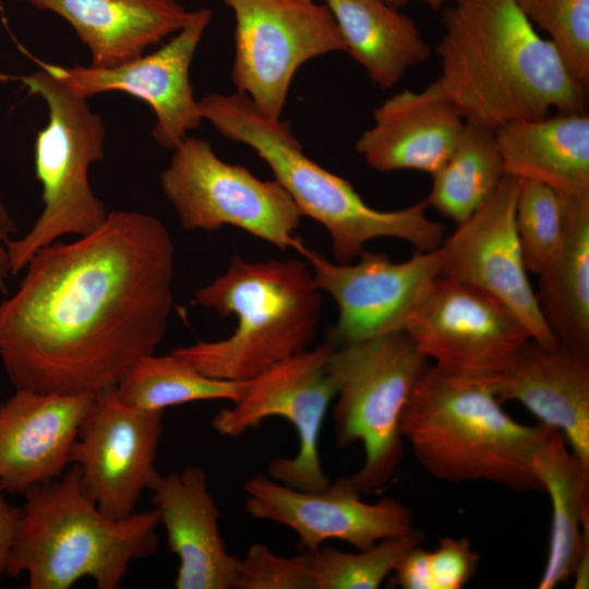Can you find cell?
<instances>
[{"instance_id": "obj_1", "label": "cell", "mask_w": 589, "mask_h": 589, "mask_svg": "<svg viewBox=\"0 0 589 589\" xmlns=\"http://www.w3.org/2000/svg\"><path fill=\"white\" fill-rule=\"evenodd\" d=\"M0 301V360L15 389L116 387L164 338L175 244L156 217L113 211L94 231L39 249Z\"/></svg>"}, {"instance_id": "obj_2", "label": "cell", "mask_w": 589, "mask_h": 589, "mask_svg": "<svg viewBox=\"0 0 589 589\" xmlns=\"http://www.w3.org/2000/svg\"><path fill=\"white\" fill-rule=\"evenodd\" d=\"M442 26L436 81L465 120L496 129L585 111L587 87L515 0H453Z\"/></svg>"}, {"instance_id": "obj_3", "label": "cell", "mask_w": 589, "mask_h": 589, "mask_svg": "<svg viewBox=\"0 0 589 589\" xmlns=\"http://www.w3.org/2000/svg\"><path fill=\"white\" fill-rule=\"evenodd\" d=\"M400 430L418 462L437 479L543 492L533 460L551 428L515 421L490 378L452 376L429 364L407 401Z\"/></svg>"}, {"instance_id": "obj_4", "label": "cell", "mask_w": 589, "mask_h": 589, "mask_svg": "<svg viewBox=\"0 0 589 589\" xmlns=\"http://www.w3.org/2000/svg\"><path fill=\"white\" fill-rule=\"evenodd\" d=\"M199 105L203 119L223 136L254 149L302 215L326 229L337 263L352 262L376 238L400 239L417 251L442 244L444 226L426 216L425 200L396 211L371 207L347 179L305 155L288 122L264 117L245 94L213 93Z\"/></svg>"}, {"instance_id": "obj_5", "label": "cell", "mask_w": 589, "mask_h": 589, "mask_svg": "<svg viewBox=\"0 0 589 589\" xmlns=\"http://www.w3.org/2000/svg\"><path fill=\"white\" fill-rule=\"evenodd\" d=\"M23 495L7 575L25 574L28 589H69L86 577L97 589H117L134 560L156 552L157 509L106 516L84 492L75 465Z\"/></svg>"}, {"instance_id": "obj_6", "label": "cell", "mask_w": 589, "mask_h": 589, "mask_svg": "<svg viewBox=\"0 0 589 589\" xmlns=\"http://www.w3.org/2000/svg\"><path fill=\"white\" fill-rule=\"evenodd\" d=\"M194 299L220 316L236 315L237 327L224 339L171 351L221 380L250 381L308 349L321 323V291L308 265L294 259L250 262L236 255Z\"/></svg>"}, {"instance_id": "obj_7", "label": "cell", "mask_w": 589, "mask_h": 589, "mask_svg": "<svg viewBox=\"0 0 589 589\" xmlns=\"http://www.w3.org/2000/svg\"><path fill=\"white\" fill-rule=\"evenodd\" d=\"M29 93L41 97L48 121L35 141V172L43 188V211L20 239L7 243L12 276L25 268L41 248L63 236H85L97 229L108 212L92 190L91 166L105 156V124L87 98L71 92L40 67L20 76Z\"/></svg>"}, {"instance_id": "obj_8", "label": "cell", "mask_w": 589, "mask_h": 589, "mask_svg": "<svg viewBox=\"0 0 589 589\" xmlns=\"http://www.w3.org/2000/svg\"><path fill=\"white\" fill-rule=\"evenodd\" d=\"M428 361L404 330L335 347V437L338 446L363 445V465L348 477L361 494L377 491L397 471L402 412Z\"/></svg>"}, {"instance_id": "obj_9", "label": "cell", "mask_w": 589, "mask_h": 589, "mask_svg": "<svg viewBox=\"0 0 589 589\" xmlns=\"http://www.w3.org/2000/svg\"><path fill=\"white\" fill-rule=\"evenodd\" d=\"M160 173L161 189L184 230L232 226L280 250L306 248L296 231L303 216L276 180H262L242 165L219 158L209 142L187 136Z\"/></svg>"}, {"instance_id": "obj_10", "label": "cell", "mask_w": 589, "mask_h": 589, "mask_svg": "<svg viewBox=\"0 0 589 589\" xmlns=\"http://www.w3.org/2000/svg\"><path fill=\"white\" fill-rule=\"evenodd\" d=\"M335 347L326 341L305 349L249 381L243 397L213 418L216 432L239 437L265 419L280 417L296 430L299 448L293 457L268 462L273 480L301 491H317L330 481L320 457V436L336 395L329 361Z\"/></svg>"}, {"instance_id": "obj_11", "label": "cell", "mask_w": 589, "mask_h": 589, "mask_svg": "<svg viewBox=\"0 0 589 589\" xmlns=\"http://www.w3.org/2000/svg\"><path fill=\"white\" fill-rule=\"evenodd\" d=\"M223 1L236 20L232 83L266 118H280L292 79L303 63L346 50L326 4L298 0Z\"/></svg>"}, {"instance_id": "obj_12", "label": "cell", "mask_w": 589, "mask_h": 589, "mask_svg": "<svg viewBox=\"0 0 589 589\" xmlns=\"http://www.w3.org/2000/svg\"><path fill=\"white\" fill-rule=\"evenodd\" d=\"M404 332L438 371L483 380L502 373L531 338L498 299L443 275Z\"/></svg>"}, {"instance_id": "obj_13", "label": "cell", "mask_w": 589, "mask_h": 589, "mask_svg": "<svg viewBox=\"0 0 589 589\" xmlns=\"http://www.w3.org/2000/svg\"><path fill=\"white\" fill-rule=\"evenodd\" d=\"M317 289L336 302L338 317L328 342L334 347L402 332L442 276L441 247L417 251L404 262L363 250L356 263H337L306 250Z\"/></svg>"}, {"instance_id": "obj_14", "label": "cell", "mask_w": 589, "mask_h": 589, "mask_svg": "<svg viewBox=\"0 0 589 589\" xmlns=\"http://www.w3.org/2000/svg\"><path fill=\"white\" fill-rule=\"evenodd\" d=\"M164 411L123 402L116 387L95 395L71 449L84 492L113 519L135 513L143 491L161 474L156 468Z\"/></svg>"}, {"instance_id": "obj_15", "label": "cell", "mask_w": 589, "mask_h": 589, "mask_svg": "<svg viewBox=\"0 0 589 589\" xmlns=\"http://www.w3.org/2000/svg\"><path fill=\"white\" fill-rule=\"evenodd\" d=\"M520 179L505 173L489 200L440 245L442 275L481 289L498 299L521 322L531 339L556 348L528 278L516 225Z\"/></svg>"}, {"instance_id": "obj_16", "label": "cell", "mask_w": 589, "mask_h": 589, "mask_svg": "<svg viewBox=\"0 0 589 589\" xmlns=\"http://www.w3.org/2000/svg\"><path fill=\"white\" fill-rule=\"evenodd\" d=\"M211 19L207 8L191 11L183 27L159 49L117 67L36 62L81 97L121 92L147 103L156 118L153 139L161 147L173 149L203 120L190 68Z\"/></svg>"}, {"instance_id": "obj_17", "label": "cell", "mask_w": 589, "mask_h": 589, "mask_svg": "<svg viewBox=\"0 0 589 589\" xmlns=\"http://www.w3.org/2000/svg\"><path fill=\"white\" fill-rule=\"evenodd\" d=\"M244 510L253 518L288 527L306 551L339 540L357 550L412 530L408 507L392 497L362 501L348 477L317 491H301L257 474L243 486Z\"/></svg>"}, {"instance_id": "obj_18", "label": "cell", "mask_w": 589, "mask_h": 589, "mask_svg": "<svg viewBox=\"0 0 589 589\" xmlns=\"http://www.w3.org/2000/svg\"><path fill=\"white\" fill-rule=\"evenodd\" d=\"M95 395L15 389L0 404V485L23 494L71 464V449Z\"/></svg>"}, {"instance_id": "obj_19", "label": "cell", "mask_w": 589, "mask_h": 589, "mask_svg": "<svg viewBox=\"0 0 589 589\" xmlns=\"http://www.w3.org/2000/svg\"><path fill=\"white\" fill-rule=\"evenodd\" d=\"M373 125L354 148L376 171L436 172L454 149L465 119L435 80L420 91H402L373 111Z\"/></svg>"}, {"instance_id": "obj_20", "label": "cell", "mask_w": 589, "mask_h": 589, "mask_svg": "<svg viewBox=\"0 0 589 589\" xmlns=\"http://www.w3.org/2000/svg\"><path fill=\"white\" fill-rule=\"evenodd\" d=\"M490 385L503 401L525 406L541 424L560 431L572 453L589 466V360L563 345L528 339Z\"/></svg>"}, {"instance_id": "obj_21", "label": "cell", "mask_w": 589, "mask_h": 589, "mask_svg": "<svg viewBox=\"0 0 589 589\" xmlns=\"http://www.w3.org/2000/svg\"><path fill=\"white\" fill-rule=\"evenodd\" d=\"M152 502L179 565L177 589H233L240 558L230 554L219 530V509L205 471L190 466L161 476Z\"/></svg>"}, {"instance_id": "obj_22", "label": "cell", "mask_w": 589, "mask_h": 589, "mask_svg": "<svg viewBox=\"0 0 589 589\" xmlns=\"http://www.w3.org/2000/svg\"><path fill=\"white\" fill-rule=\"evenodd\" d=\"M64 19L89 50L92 64L112 68L180 31L190 17L176 0H23Z\"/></svg>"}, {"instance_id": "obj_23", "label": "cell", "mask_w": 589, "mask_h": 589, "mask_svg": "<svg viewBox=\"0 0 589 589\" xmlns=\"http://www.w3.org/2000/svg\"><path fill=\"white\" fill-rule=\"evenodd\" d=\"M504 172L536 181L562 197L589 196V116L556 112L494 129Z\"/></svg>"}, {"instance_id": "obj_24", "label": "cell", "mask_w": 589, "mask_h": 589, "mask_svg": "<svg viewBox=\"0 0 589 589\" xmlns=\"http://www.w3.org/2000/svg\"><path fill=\"white\" fill-rule=\"evenodd\" d=\"M533 469L552 505L549 552L538 588L553 589L573 578L579 561L589 555V466L551 429Z\"/></svg>"}, {"instance_id": "obj_25", "label": "cell", "mask_w": 589, "mask_h": 589, "mask_svg": "<svg viewBox=\"0 0 589 589\" xmlns=\"http://www.w3.org/2000/svg\"><path fill=\"white\" fill-rule=\"evenodd\" d=\"M345 43L373 84L396 86L407 71L431 57L416 23L384 0H325Z\"/></svg>"}, {"instance_id": "obj_26", "label": "cell", "mask_w": 589, "mask_h": 589, "mask_svg": "<svg viewBox=\"0 0 589 589\" xmlns=\"http://www.w3.org/2000/svg\"><path fill=\"white\" fill-rule=\"evenodd\" d=\"M562 199L564 244L536 294L560 344L589 360V196Z\"/></svg>"}, {"instance_id": "obj_27", "label": "cell", "mask_w": 589, "mask_h": 589, "mask_svg": "<svg viewBox=\"0 0 589 589\" xmlns=\"http://www.w3.org/2000/svg\"><path fill=\"white\" fill-rule=\"evenodd\" d=\"M504 172L494 129L465 120L446 161L432 175L428 206L460 224L493 194Z\"/></svg>"}, {"instance_id": "obj_28", "label": "cell", "mask_w": 589, "mask_h": 589, "mask_svg": "<svg viewBox=\"0 0 589 589\" xmlns=\"http://www.w3.org/2000/svg\"><path fill=\"white\" fill-rule=\"evenodd\" d=\"M249 381H229L200 372L175 352L140 359L116 386L118 397L129 406L154 411L195 401L238 402Z\"/></svg>"}, {"instance_id": "obj_29", "label": "cell", "mask_w": 589, "mask_h": 589, "mask_svg": "<svg viewBox=\"0 0 589 589\" xmlns=\"http://www.w3.org/2000/svg\"><path fill=\"white\" fill-rule=\"evenodd\" d=\"M423 541V532H409L378 541L357 552L322 545L308 551L315 589H377L400 560Z\"/></svg>"}, {"instance_id": "obj_30", "label": "cell", "mask_w": 589, "mask_h": 589, "mask_svg": "<svg viewBox=\"0 0 589 589\" xmlns=\"http://www.w3.org/2000/svg\"><path fill=\"white\" fill-rule=\"evenodd\" d=\"M515 225L527 271L538 278L546 275L556 263L565 239L562 196L545 184L520 180Z\"/></svg>"}, {"instance_id": "obj_31", "label": "cell", "mask_w": 589, "mask_h": 589, "mask_svg": "<svg viewBox=\"0 0 589 589\" xmlns=\"http://www.w3.org/2000/svg\"><path fill=\"white\" fill-rule=\"evenodd\" d=\"M536 27L545 32L573 76L589 83V0H515Z\"/></svg>"}, {"instance_id": "obj_32", "label": "cell", "mask_w": 589, "mask_h": 589, "mask_svg": "<svg viewBox=\"0 0 589 589\" xmlns=\"http://www.w3.org/2000/svg\"><path fill=\"white\" fill-rule=\"evenodd\" d=\"M233 589H315L310 554L286 557L255 543L240 558Z\"/></svg>"}, {"instance_id": "obj_33", "label": "cell", "mask_w": 589, "mask_h": 589, "mask_svg": "<svg viewBox=\"0 0 589 589\" xmlns=\"http://www.w3.org/2000/svg\"><path fill=\"white\" fill-rule=\"evenodd\" d=\"M480 556L467 538L446 537L428 551L431 589H461L474 576Z\"/></svg>"}, {"instance_id": "obj_34", "label": "cell", "mask_w": 589, "mask_h": 589, "mask_svg": "<svg viewBox=\"0 0 589 589\" xmlns=\"http://www.w3.org/2000/svg\"><path fill=\"white\" fill-rule=\"evenodd\" d=\"M394 584L402 589H431L428 573V551L420 545L411 549L394 569Z\"/></svg>"}, {"instance_id": "obj_35", "label": "cell", "mask_w": 589, "mask_h": 589, "mask_svg": "<svg viewBox=\"0 0 589 589\" xmlns=\"http://www.w3.org/2000/svg\"><path fill=\"white\" fill-rule=\"evenodd\" d=\"M0 485V578L7 574L12 548L23 517V507L11 504Z\"/></svg>"}, {"instance_id": "obj_36", "label": "cell", "mask_w": 589, "mask_h": 589, "mask_svg": "<svg viewBox=\"0 0 589 589\" xmlns=\"http://www.w3.org/2000/svg\"><path fill=\"white\" fill-rule=\"evenodd\" d=\"M16 232V225L8 212L0 196V293L8 294V281L12 276L7 251V243Z\"/></svg>"}, {"instance_id": "obj_37", "label": "cell", "mask_w": 589, "mask_h": 589, "mask_svg": "<svg viewBox=\"0 0 589 589\" xmlns=\"http://www.w3.org/2000/svg\"><path fill=\"white\" fill-rule=\"evenodd\" d=\"M418 1H421L422 3H424L425 5H428L429 8L433 9V10H438L448 0H418Z\"/></svg>"}, {"instance_id": "obj_38", "label": "cell", "mask_w": 589, "mask_h": 589, "mask_svg": "<svg viewBox=\"0 0 589 589\" xmlns=\"http://www.w3.org/2000/svg\"><path fill=\"white\" fill-rule=\"evenodd\" d=\"M384 1L396 9H401L405 5H407L410 0H384Z\"/></svg>"}, {"instance_id": "obj_39", "label": "cell", "mask_w": 589, "mask_h": 589, "mask_svg": "<svg viewBox=\"0 0 589 589\" xmlns=\"http://www.w3.org/2000/svg\"><path fill=\"white\" fill-rule=\"evenodd\" d=\"M298 1H314V0H298Z\"/></svg>"}]
</instances>
